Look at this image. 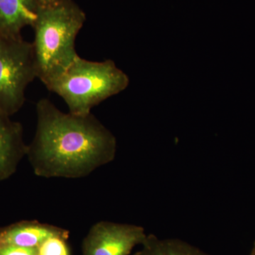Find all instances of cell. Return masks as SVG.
Returning <instances> with one entry per match:
<instances>
[{
	"mask_svg": "<svg viewBox=\"0 0 255 255\" xmlns=\"http://www.w3.org/2000/svg\"><path fill=\"white\" fill-rule=\"evenodd\" d=\"M36 129L26 156L40 177H87L117 155V139L92 113H65L48 99L36 104Z\"/></svg>",
	"mask_w": 255,
	"mask_h": 255,
	"instance_id": "6da1fadb",
	"label": "cell"
},
{
	"mask_svg": "<svg viewBox=\"0 0 255 255\" xmlns=\"http://www.w3.org/2000/svg\"><path fill=\"white\" fill-rule=\"evenodd\" d=\"M0 255H38L37 248L18 246L0 247Z\"/></svg>",
	"mask_w": 255,
	"mask_h": 255,
	"instance_id": "8fae6325",
	"label": "cell"
},
{
	"mask_svg": "<svg viewBox=\"0 0 255 255\" xmlns=\"http://www.w3.org/2000/svg\"><path fill=\"white\" fill-rule=\"evenodd\" d=\"M133 255H211L187 242L176 238L160 239L147 235L142 249Z\"/></svg>",
	"mask_w": 255,
	"mask_h": 255,
	"instance_id": "9c48e42d",
	"label": "cell"
},
{
	"mask_svg": "<svg viewBox=\"0 0 255 255\" xmlns=\"http://www.w3.org/2000/svg\"><path fill=\"white\" fill-rule=\"evenodd\" d=\"M67 240L60 236L48 238L37 248L38 255H70Z\"/></svg>",
	"mask_w": 255,
	"mask_h": 255,
	"instance_id": "30bf717a",
	"label": "cell"
},
{
	"mask_svg": "<svg viewBox=\"0 0 255 255\" xmlns=\"http://www.w3.org/2000/svg\"><path fill=\"white\" fill-rule=\"evenodd\" d=\"M38 9L35 0H0V36H21L23 28L36 23Z\"/></svg>",
	"mask_w": 255,
	"mask_h": 255,
	"instance_id": "ba28073f",
	"label": "cell"
},
{
	"mask_svg": "<svg viewBox=\"0 0 255 255\" xmlns=\"http://www.w3.org/2000/svg\"><path fill=\"white\" fill-rule=\"evenodd\" d=\"M36 78L32 43L21 36H0V114L11 117L17 113L26 88Z\"/></svg>",
	"mask_w": 255,
	"mask_h": 255,
	"instance_id": "277c9868",
	"label": "cell"
},
{
	"mask_svg": "<svg viewBox=\"0 0 255 255\" xmlns=\"http://www.w3.org/2000/svg\"><path fill=\"white\" fill-rule=\"evenodd\" d=\"M128 84V77L113 60L92 61L78 55L46 87L63 99L70 113L87 115L96 106L123 92Z\"/></svg>",
	"mask_w": 255,
	"mask_h": 255,
	"instance_id": "3957f363",
	"label": "cell"
},
{
	"mask_svg": "<svg viewBox=\"0 0 255 255\" xmlns=\"http://www.w3.org/2000/svg\"><path fill=\"white\" fill-rule=\"evenodd\" d=\"M86 15L72 0L39 6L33 25L37 78L45 86L59 77L78 56L75 40Z\"/></svg>",
	"mask_w": 255,
	"mask_h": 255,
	"instance_id": "7a4b0ae2",
	"label": "cell"
},
{
	"mask_svg": "<svg viewBox=\"0 0 255 255\" xmlns=\"http://www.w3.org/2000/svg\"><path fill=\"white\" fill-rule=\"evenodd\" d=\"M147 236L142 226L99 221L84 238L82 255H129Z\"/></svg>",
	"mask_w": 255,
	"mask_h": 255,
	"instance_id": "5b68a950",
	"label": "cell"
},
{
	"mask_svg": "<svg viewBox=\"0 0 255 255\" xmlns=\"http://www.w3.org/2000/svg\"><path fill=\"white\" fill-rule=\"evenodd\" d=\"M249 255H255V241L254 244H253V248H252V251Z\"/></svg>",
	"mask_w": 255,
	"mask_h": 255,
	"instance_id": "4fadbf2b",
	"label": "cell"
},
{
	"mask_svg": "<svg viewBox=\"0 0 255 255\" xmlns=\"http://www.w3.org/2000/svg\"><path fill=\"white\" fill-rule=\"evenodd\" d=\"M53 236L68 239L69 231L38 221H21L0 228V247L37 248L43 241Z\"/></svg>",
	"mask_w": 255,
	"mask_h": 255,
	"instance_id": "52a82bcc",
	"label": "cell"
},
{
	"mask_svg": "<svg viewBox=\"0 0 255 255\" xmlns=\"http://www.w3.org/2000/svg\"><path fill=\"white\" fill-rule=\"evenodd\" d=\"M0 114V182L14 175L26 156L22 125Z\"/></svg>",
	"mask_w": 255,
	"mask_h": 255,
	"instance_id": "8992f818",
	"label": "cell"
},
{
	"mask_svg": "<svg viewBox=\"0 0 255 255\" xmlns=\"http://www.w3.org/2000/svg\"><path fill=\"white\" fill-rule=\"evenodd\" d=\"M39 6H50V5L56 4L61 0H35Z\"/></svg>",
	"mask_w": 255,
	"mask_h": 255,
	"instance_id": "7c38bea8",
	"label": "cell"
}]
</instances>
